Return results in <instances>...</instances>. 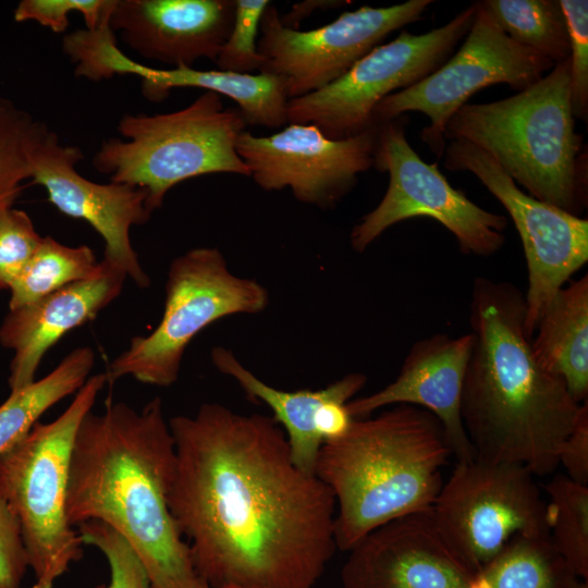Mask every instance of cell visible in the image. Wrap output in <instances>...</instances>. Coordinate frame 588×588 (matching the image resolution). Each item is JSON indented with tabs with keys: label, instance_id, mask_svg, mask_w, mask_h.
<instances>
[{
	"label": "cell",
	"instance_id": "4",
	"mask_svg": "<svg viewBox=\"0 0 588 588\" xmlns=\"http://www.w3.org/2000/svg\"><path fill=\"white\" fill-rule=\"evenodd\" d=\"M451 456L440 421L412 405L354 419L343 437L323 443L315 474L335 500L336 549L350 551L389 522L430 512Z\"/></svg>",
	"mask_w": 588,
	"mask_h": 588
},
{
	"label": "cell",
	"instance_id": "24",
	"mask_svg": "<svg viewBox=\"0 0 588 588\" xmlns=\"http://www.w3.org/2000/svg\"><path fill=\"white\" fill-rule=\"evenodd\" d=\"M95 352L81 346L39 380L11 392L0 405V454L22 440L45 412L76 393L89 378Z\"/></svg>",
	"mask_w": 588,
	"mask_h": 588
},
{
	"label": "cell",
	"instance_id": "2",
	"mask_svg": "<svg viewBox=\"0 0 588 588\" xmlns=\"http://www.w3.org/2000/svg\"><path fill=\"white\" fill-rule=\"evenodd\" d=\"M174 439L160 397L139 412L118 402L91 411L74 440L66 518L96 520L117 531L140 560L152 588H201L168 505Z\"/></svg>",
	"mask_w": 588,
	"mask_h": 588
},
{
	"label": "cell",
	"instance_id": "1",
	"mask_svg": "<svg viewBox=\"0 0 588 588\" xmlns=\"http://www.w3.org/2000/svg\"><path fill=\"white\" fill-rule=\"evenodd\" d=\"M171 515L211 588H313L335 550V500L269 416L219 403L169 419Z\"/></svg>",
	"mask_w": 588,
	"mask_h": 588
},
{
	"label": "cell",
	"instance_id": "38",
	"mask_svg": "<svg viewBox=\"0 0 588 588\" xmlns=\"http://www.w3.org/2000/svg\"><path fill=\"white\" fill-rule=\"evenodd\" d=\"M201 588H211L207 585L204 584V586ZM221 588H242V587H236V586H225V587H221Z\"/></svg>",
	"mask_w": 588,
	"mask_h": 588
},
{
	"label": "cell",
	"instance_id": "33",
	"mask_svg": "<svg viewBox=\"0 0 588 588\" xmlns=\"http://www.w3.org/2000/svg\"><path fill=\"white\" fill-rule=\"evenodd\" d=\"M571 44V102L575 120L588 118V1L559 0Z\"/></svg>",
	"mask_w": 588,
	"mask_h": 588
},
{
	"label": "cell",
	"instance_id": "11",
	"mask_svg": "<svg viewBox=\"0 0 588 588\" xmlns=\"http://www.w3.org/2000/svg\"><path fill=\"white\" fill-rule=\"evenodd\" d=\"M449 547L480 573L518 535H549L547 502L524 466L456 462L430 511Z\"/></svg>",
	"mask_w": 588,
	"mask_h": 588
},
{
	"label": "cell",
	"instance_id": "34",
	"mask_svg": "<svg viewBox=\"0 0 588 588\" xmlns=\"http://www.w3.org/2000/svg\"><path fill=\"white\" fill-rule=\"evenodd\" d=\"M115 0H22L14 10L16 22L35 21L54 33L65 32L69 16L78 12L86 28L94 29L112 9Z\"/></svg>",
	"mask_w": 588,
	"mask_h": 588
},
{
	"label": "cell",
	"instance_id": "35",
	"mask_svg": "<svg viewBox=\"0 0 588 588\" xmlns=\"http://www.w3.org/2000/svg\"><path fill=\"white\" fill-rule=\"evenodd\" d=\"M28 567L19 519L0 492V588H21Z\"/></svg>",
	"mask_w": 588,
	"mask_h": 588
},
{
	"label": "cell",
	"instance_id": "21",
	"mask_svg": "<svg viewBox=\"0 0 588 588\" xmlns=\"http://www.w3.org/2000/svg\"><path fill=\"white\" fill-rule=\"evenodd\" d=\"M126 279L121 268L102 258L91 277L10 309L0 326V344L13 351L11 392L35 381L46 353L68 332L96 318L121 294Z\"/></svg>",
	"mask_w": 588,
	"mask_h": 588
},
{
	"label": "cell",
	"instance_id": "31",
	"mask_svg": "<svg viewBox=\"0 0 588 588\" xmlns=\"http://www.w3.org/2000/svg\"><path fill=\"white\" fill-rule=\"evenodd\" d=\"M77 532L84 544L97 548L108 562L109 583L98 588H152L135 551L112 528L90 520L78 525Z\"/></svg>",
	"mask_w": 588,
	"mask_h": 588
},
{
	"label": "cell",
	"instance_id": "23",
	"mask_svg": "<svg viewBox=\"0 0 588 588\" xmlns=\"http://www.w3.org/2000/svg\"><path fill=\"white\" fill-rule=\"evenodd\" d=\"M535 357L563 380L572 396L588 402V275L569 281L543 311L531 338Z\"/></svg>",
	"mask_w": 588,
	"mask_h": 588
},
{
	"label": "cell",
	"instance_id": "37",
	"mask_svg": "<svg viewBox=\"0 0 588 588\" xmlns=\"http://www.w3.org/2000/svg\"><path fill=\"white\" fill-rule=\"evenodd\" d=\"M351 3L347 0H307L292 5L291 10L280 15V22L283 26L298 29L303 20L313 14L316 10H327L344 7Z\"/></svg>",
	"mask_w": 588,
	"mask_h": 588
},
{
	"label": "cell",
	"instance_id": "17",
	"mask_svg": "<svg viewBox=\"0 0 588 588\" xmlns=\"http://www.w3.org/2000/svg\"><path fill=\"white\" fill-rule=\"evenodd\" d=\"M70 58L75 75L100 81L113 75H136L143 95L162 101L174 88L195 87L235 101L247 125L278 128L287 124L289 98L283 81L269 73H236L196 70L193 66L157 69L126 57L108 25L82 30L73 39Z\"/></svg>",
	"mask_w": 588,
	"mask_h": 588
},
{
	"label": "cell",
	"instance_id": "12",
	"mask_svg": "<svg viewBox=\"0 0 588 588\" xmlns=\"http://www.w3.org/2000/svg\"><path fill=\"white\" fill-rule=\"evenodd\" d=\"M555 64L511 39L476 2L473 24L458 51L418 83L383 98L372 113L373 124L394 120L405 112H421L430 125L420 138L442 158L444 130L450 118L480 89L507 84L522 91L538 82Z\"/></svg>",
	"mask_w": 588,
	"mask_h": 588
},
{
	"label": "cell",
	"instance_id": "10",
	"mask_svg": "<svg viewBox=\"0 0 588 588\" xmlns=\"http://www.w3.org/2000/svg\"><path fill=\"white\" fill-rule=\"evenodd\" d=\"M476 2L445 25L421 35L402 30L360 58L346 73L308 95L289 99L287 124H311L331 139L354 137L372 127L376 106L439 69L468 33Z\"/></svg>",
	"mask_w": 588,
	"mask_h": 588
},
{
	"label": "cell",
	"instance_id": "8",
	"mask_svg": "<svg viewBox=\"0 0 588 588\" xmlns=\"http://www.w3.org/2000/svg\"><path fill=\"white\" fill-rule=\"evenodd\" d=\"M269 293L254 279L231 272L217 247H196L175 257L169 267L162 317L146 335L133 336L105 372L107 381L130 376L168 388L176 382L185 350L211 323L267 308Z\"/></svg>",
	"mask_w": 588,
	"mask_h": 588
},
{
	"label": "cell",
	"instance_id": "32",
	"mask_svg": "<svg viewBox=\"0 0 588 588\" xmlns=\"http://www.w3.org/2000/svg\"><path fill=\"white\" fill-rule=\"evenodd\" d=\"M40 236L21 209H0V290H9L37 250Z\"/></svg>",
	"mask_w": 588,
	"mask_h": 588
},
{
	"label": "cell",
	"instance_id": "3",
	"mask_svg": "<svg viewBox=\"0 0 588 588\" xmlns=\"http://www.w3.org/2000/svg\"><path fill=\"white\" fill-rule=\"evenodd\" d=\"M525 316V293L516 285L475 278L469 301L475 343L461 415L475 457L544 476L558 468V451L584 403L537 360Z\"/></svg>",
	"mask_w": 588,
	"mask_h": 588
},
{
	"label": "cell",
	"instance_id": "20",
	"mask_svg": "<svg viewBox=\"0 0 588 588\" xmlns=\"http://www.w3.org/2000/svg\"><path fill=\"white\" fill-rule=\"evenodd\" d=\"M234 14L235 0H115L109 25L139 56L192 68L216 62Z\"/></svg>",
	"mask_w": 588,
	"mask_h": 588
},
{
	"label": "cell",
	"instance_id": "28",
	"mask_svg": "<svg viewBox=\"0 0 588 588\" xmlns=\"http://www.w3.org/2000/svg\"><path fill=\"white\" fill-rule=\"evenodd\" d=\"M549 497V537L579 579L588 578V486L555 475L543 487Z\"/></svg>",
	"mask_w": 588,
	"mask_h": 588
},
{
	"label": "cell",
	"instance_id": "19",
	"mask_svg": "<svg viewBox=\"0 0 588 588\" xmlns=\"http://www.w3.org/2000/svg\"><path fill=\"white\" fill-rule=\"evenodd\" d=\"M474 343L471 332L420 339L412 345L392 382L347 403L350 415L365 418L395 405L426 409L440 421L456 461L473 460L476 455L463 425L461 403Z\"/></svg>",
	"mask_w": 588,
	"mask_h": 588
},
{
	"label": "cell",
	"instance_id": "6",
	"mask_svg": "<svg viewBox=\"0 0 588 588\" xmlns=\"http://www.w3.org/2000/svg\"><path fill=\"white\" fill-rule=\"evenodd\" d=\"M246 126L238 109L225 108L220 95L204 91L173 112L125 114L118 124L125 140H105L93 164L111 182L144 189L154 211L183 181L212 173L249 176L236 150Z\"/></svg>",
	"mask_w": 588,
	"mask_h": 588
},
{
	"label": "cell",
	"instance_id": "27",
	"mask_svg": "<svg viewBox=\"0 0 588 588\" xmlns=\"http://www.w3.org/2000/svg\"><path fill=\"white\" fill-rule=\"evenodd\" d=\"M99 262L87 245L68 246L51 236H42L34 256L9 289V308L28 305L91 277Z\"/></svg>",
	"mask_w": 588,
	"mask_h": 588
},
{
	"label": "cell",
	"instance_id": "7",
	"mask_svg": "<svg viewBox=\"0 0 588 588\" xmlns=\"http://www.w3.org/2000/svg\"><path fill=\"white\" fill-rule=\"evenodd\" d=\"M106 383L105 372L89 377L58 418L37 422L0 454V492L21 526L32 588H53L83 556L85 544L66 518L71 454L81 421Z\"/></svg>",
	"mask_w": 588,
	"mask_h": 588
},
{
	"label": "cell",
	"instance_id": "25",
	"mask_svg": "<svg viewBox=\"0 0 588 588\" xmlns=\"http://www.w3.org/2000/svg\"><path fill=\"white\" fill-rule=\"evenodd\" d=\"M488 588H578L549 535H518L480 571Z\"/></svg>",
	"mask_w": 588,
	"mask_h": 588
},
{
	"label": "cell",
	"instance_id": "39",
	"mask_svg": "<svg viewBox=\"0 0 588 588\" xmlns=\"http://www.w3.org/2000/svg\"><path fill=\"white\" fill-rule=\"evenodd\" d=\"M578 588H588L587 581H581Z\"/></svg>",
	"mask_w": 588,
	"mask_h": 588
},
{
	"label": "cell",
	"instance_id": "16",
	"mask_svg": "<svg viewBox=\"0 0 588 588\" xmlns=\"http://www.w3.org/2000/svg\"><path fill=\"white\" fill-rule=\"evenodd\" d=\"M83 158L79 148L62 144L48 128L34 150L30 179L46 189L60 212L93 226L105 242L103 259L121 268L138 287H148L150 279L130 237L132 226L151 217L147 193L128 184L86 179L76 168Z\"/></svg>",
	"mask_w": 588,
	"mask_h": 588
},
{
	"label": "cell",
	"instance_id": "15",
	"mask_svg": "<svg viewBox=\"0 0 588 588\" xmlns=\"http://www.w3.org/2000/svg\"><path fill=\"white\" fill-rule=\"evenodd\" d=\"M378 127L345 139H331L311 124H287L268 136L246 130L236 150L260 188H290L298 201L331 209L372 168Z\"/></svg>",
	"mask_w": 588,
	"mask_h": 588
},
{
	"label": "cell",
	"instance_id": "22",
	"mask_svg": "<svg viewBox=\"0 0 588 588\" xmlns=\"http://www.w3.org/2000/svg\"><path fill=\"white\" fill-rule=\"evenodd\" d=\"M210 357L215 367L232 378L249 400L261 402L271 409L272 418L286 436L294 463L314 474L323 444L316 429L322 406L334 399L350 402L367 382L364 373L351 372L322 389L285 391L259 379L229 348L215 346Z\"/></svg>",
	"mask_w": 588,
	"mask_h": 588
},
{
	"label": "cell",
	"instance_id": "9",
	"mask_svg": "<svg viewBox=\"0 0 588 588\" xmlns=\"http://www.w3.org/2000/svg\"><path fill=\"white\" fill-rule=\"evenodd\" d=\"M406 122L401 115L379 124L372 167L389 174V185L377 207L352 229V248L363 253L392 225L427 217L455 236L462 253L495 254L505 242L506 217L485 210L453 188L437 162L426 163L406 138Z\"/></svg>",
	"mask_w": 588,
	"mask_h": 588
},
{
	"label": "cell",
	"instance_id": "30",
	"mask_svg": "<svg viewBox=\"0 0 588 588\" xmlns=\"http://www.w3.org/2000/svg\"><path fill=\"white\" fill-rule=\"evenodd\" d=\"M267 0H235L234 21L216 63L221 71L260 72L264 59L258 51L260 21Z\"/></svg>",
	"mask_w": 588,
	"mask_h": 588
},
{
	"label": "cell",
	"instance_id": "18",
	"mask_svg": "<svg viewBox=\"0 0 588 588\" xmlns=\"http://www.w3.org/2000/svg\"><path fill=\"white\" fill-rule=\"evenodd\" d=\"M347 552L343 588H488L444 541L430 512L389 522Z\"/></svg>",
	"mask_w": 588,
	"mask_h": 588
},
{
	"label": "cell",
	"instance_id": "5",
	"mask_svg": "<svg viewBox=\"0 0 588 588\" xmlns=\"http://www.w3.org/2000/svg\"><path fill=\"white\" fill-rule=\"evenodd\" d=\"M443 135L486 151L536 199L578 217L586 209L587 152L572 112L569 58L509 98L462 106Z\"/></svg>",
	"mask_w": 588,
	"mask_h": 588
},
{
	"label": "cell",
	"instance_id": "14",
	"mask_svg": "<svg viewBox=\"0 0 588 588\" xmlns=\"http://www.w3.org/2000/svg\"><path fill=\"white\" fill-rule=\"evenodd\" d=\"M432 0H409L384 8L363 5L314 29L299 30L280 22L269 3L260 21L258 51L261 73L279 76L289 99L314 93L346 73L391 33L424 19Z\"/></svg>",
	"mask_w": 588,
	"mask_h": 588
},
{
	"label": "cell",
	"instance_id": "36",
	"mask_svg": "<svg viewBox=\"0 0 588 588\" xmlns=\"http://www.w3.org/2000/svg\"><path fill=\"white\" fill-rule=\"evenodd\" d=\"M558 462L568 478L588 486V402L581 405L573 429L562 442Z\"/></svg>",
	"mask_w": 588,
	"mask_h": 588
},
{
	"label": "cell",
	"instance_id": "29",
	"mask_svg": "<svg viewBox=\"0 0 588 588\" xmlns=\"http://www.w3.org/2000/svg\"><path fill=\"white\" fill-rule=\"evenodd\" d=\"M48 127L0 98V209L12 207L32 177L33 154Z\"/></svg>",
	"mask_w": 588,
	"mask_h": 588
},
{
	"label": "cell",
	"instance_id": "26",
	"mask_svg": "<svg viewBox=\"0 0 588 588\" xmlns=\"http://www.w3.org/2000/svg\"><path fill=\"white\" fill-rule=\"evenodd\" d=\"M479 3L518 45L554 64L569 58V34L559 0H482Z\"/></svg>",
	"mask_w": 588,
	"mask_h": 588
},
{
	"label": "cell",
	"instance_id": "13",
	"mask_svg": "<svg viewBox=\"0 0 588 588\" xmlns=\"http://www.w3.org/2000/svg\"><path fill=\"white\" fill-rule=\"evenodd\" d=\"M443 157L448 170L473 173L503 205L518 232L528 272L525 331L531 339L555 294L588 261V220L526 194L467 140H450Z\"/></svg>",
	"mask_w": 588,
	"mask_h": 588
}]
</instances>
